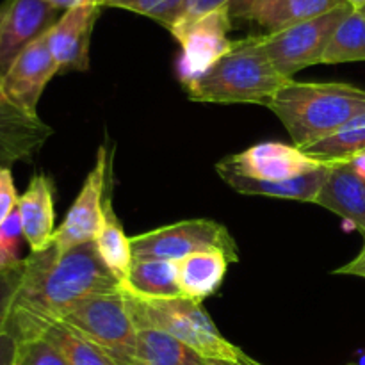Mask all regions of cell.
Here are the masks:
<instances>
[{
  "mask_svg": "<svg viewBox=\"0 0 365 365\" xmlns=\"http://www.w3.org/2000/svg\"><path fill=\"white\" fill-rule=\"evenodd\" d=\"M121 291V282L88 242L70 252L48 250L24 259L6 328L16 341L43 337L71 307L91 296Z\"/></svg>",
  "mask_w": 365,
  "mask_h": 365,
  "instance_id": "1",
  "label": "cell"
},
{
  "mask_svg": "<svg viewBox=\"0 0 365 365\" xmlns=\"http://www.w3.org/2000/svg\"><path fill=\"white\" fill-rule=\"evenodd\" d=\"M267 109L287 128L292 145L305 150L341 130L365 110V89L344 82L287 81Z\"/></svg>",
  "mask_w": 365,
  "mask_h": 365,
  "instance_id": "2",
  "label": "cell"
},
{
  "mask_svg": "<svg viewBox=\"0 0 365 365\" xmlns=\"http://www.w3.org/2000/svg\"><path fill=\"white\" fill-rule=\"evenodd\" d=\"M287 82L264 52L260 36L234 43V48L200 77L185 82L189 98L209 103L266 106Z\"/></svg>",
  "mask_w": 365,
  "mask_h": 365,
  "instance_id": "3",
  "label": "cell"
},
{
  "mask_svg": "<svg viewBox=\"0 0 365 365\" xmlns=\"http://www.w3.org/2000/svg\"><path fill=\"white\" fill-rule=\"evenodd\" d=\"M128 310L138 330L152 328L180 341L207 360L248 364L252 356L223 337L202 307L187 298L139 299L127 294Z\"/></svg>",
  "mask_w": 365,
  "mask_h": 365,
  "instance_id": "4",
  "label": "cell"
},
{
  "mask_svg": "<svg viewBox=\"0 0 365 365\" xmlns=\"http://www.w3.org/2000/svg\"><path fill=\"white\" fill-rule=\"evenodd\" d=\"M63 327L102 349L116 365H132L138 348V327L123 289L86 298L61 319Z\"/></svg>",
  "mask_w": 365,
  "mask_h": 365,
  "instance_id": "5",
  "label": "cell"
},
{
  "mask_svg": "<svg viewBox=\"0 0 365 365\" xmlns=\"http://www.w3.org/2000/svg\"><path fill=\"white\" fill-rule=\"evenodd\" d=\"M134 260H180L192 253L217 250L239 262V248L225 225L212 220H184L130 237Z\"/></svg>",
  "mask_w": 365,
  "mask_h": 365,
  "instance_id": "6",
  "label": "cell"
},
{
  "mask_svg": "<svg viewBox=\"0 0 365 365\" xmlns=\"http://www.w3.org/2000/svg\"><path fill=\"white\" fill-rule=\"evenodd\" d=\"M353 7L348 4L303 24L273 34H260L264 52L271 59L278 73L292 81L296 73L309 66L323 63L324 50L335 29L349 14Z\"/></svg>",
  "mask_w": 365,
  "mask_h": 365,
  "instance_id": "7",
  "label": "cell"
},
{
  "mask_svg": "<svg viewBox=\"0 0 365 365\" xmlns=\"http://www.w3.org/2000/svg\"><path fill=\"white\" fill-rule=\"evenodd\" d=\"M232 20L230 7H223L171 32L182 46L178 59V77L182 84L205 73L234 48L235 41L228 39Z\"/></svg>",
  "mask_w": 365,
  "mask_h": 365,
  "instance_id": "8",
  "label": "cell"
},
{
  "mask_svg": "<svg viewBox=\"0 0 365 365\" xmlns=\"http://www.w3.org/2000/svg\"><path fill=\"white\" fill-rule=\"evenodd\" d=\"M330 164L334 163L316 159L294 145L269 141L253 145L245 152L225 157L216 164V170L230 171V173L255 178V180L282 182L312 173Z\"/></svg>",
  "mask_w": 365,
  "mask_h": 365,
  "instance_id": "9",
  "label": "cell"
},
{
  "mask_svg": "<svg viewBox=\"0 0 365 365\" xmlns=\"http://www.w3.org/2000/svg\"><path fill=\"white\" fill-rule=\"evenodd\" d=\"M107 152L98 150L95 166L86 177L77 198L68 209L66 217L53 234L52 248L59 255L95 241L103 217L107 189Z\"/></svg>",
  "mask_w": 365,
  "mask_h": 365,
  "instance_id": "10",
  "label": "cell"
},
{
  "mask_svg": "<svg viewBox=\"0 0 365 365\" xmlns=\"http://www.w3.org/2000/svg\"><path fill=\"white\" fill-rule=\"evenodd\" d=\"M61 73L46 34L25 46L2 73V88L7 98L29 118L38 120V103L46 84Z\"/></svg>",
  "mask_w": 365,
  "mask_h": 365,
  "instance_id": "11",
  "label": "cell"
},
{
  "mask_svg": "<svg viewBox=\"0 0 365 365\" xmlns=\"http://www.w3.org/2000/svg\"><path fill=\"white\" fill-rule=\"evenodd\" d=\"M59 9L43 0L0 2V71L11 66L18 53L41 38L59 20Z\"/></svg>",
  "mask_w": 365,
  "mask_h": 365,
  "instance_id": "12",
  "label": "cell"
},
{
  "mask_svg": "<svg viewBox=\"0 0 365 365\" xmlns=\"http://www.w3.org/2000/svg\"><path fill=\"white\" fill-rule=\"evenodd\" d=\"M102 4L93 2L64 11L46 32L50 52L64 71H86L89 68V45Z\"/></svg>",
  "mask_w": 365,
  "mask_h": 365,
  "instance_id": "13",
  "label": "cell"
},
{
  "mask_svg": "<svg viewBox=\"0 0 365 365\" xmlns=\"http://www.w3.org/2000/svg\"><path fill=\"white\" fill-rule=\"evenodd\" d=\"M344 0H241L230 7L232 18L253 21L266 34L285 31L344 6Z\"/></svg>",
  "mask_w": 365,
  "mask_h": 365,
  "instance_id": "14",
  "label": "cell"
},
{
  "mask_svg": "<svg viewBox=\"0 0 365 365\" xmlns=\"http://www.w3.org/2000/svg\"><path fill=\"white\" fill-rule=\"evenodd\" d=\"M18 216H20L24 239L31 246L32 253L45 252L52 246L53 234V182L48 175H32L27 189L18 200Z\"/></svg>",
  "mask_w": 365,
  "mask_h": 365,
  "instance_id": "15",
  "label": "cell"
},
{
  "mask_svg": "<svg viewBox=\"0 0 365 365\" xmlns=\"http://www.w3.org/2000/svg\"><path fill=\"white\" fill-rule=\"evenodd\" d=\"M46 135L41 120L21 113L2 88L0 71V168H11L18 160L29 159Z\"/></svg>",
  "mask_w": 365,
  "mask_h": 365,
  "instance_id": "16",
  "label": "cell"
},
{
  "mask_svg": "<svg viewBox=\"0 0 365 365\" xmlns=\"http://www.w3.org/2000/svg\"><path fill=\"white\" fill-rule=\"evenodd\" d=\"M365 235V177L353 163H335L316 200Z\"/></svg>",
  "mask_w": 365,
  "mask_h": 365,
  "instance_id": "17",
  "label": "cell"
},
{
  "mask_svg": "<svg viewBox=\"0 0 365 365\" xmlns=\"http://www.w3.org/2000/svg\"><path fill=\"white\" fill-rule=\"evenodd\" d=\"M334 164H330V166L327 168H321V170L317 171H312V173H307L302 175V177L282 182L255 180V178L241 177V175L230 173V171H217V173L221 175V178H223L234 191L241 192V195L267 196V198L316 203L321 187H323L324 182H327Z\"/></svg>",
  "mask_w": 365,
  "mask_h": 365,
  "instance_id": "18",
  "label": "cell"
},
{
  "mask_svg": "<svg viewBox=\"0 0 365 365\" xmlns=\"http://www.w3.org/2000/svg\"><path fill=\"white\" fill-rule=\"evenodd\" d=\"M228 257L217 250L192 253L177 260V282L182 298L202 303L223 284L228 271Z\"/></svg>",
  "mask_w": 365,
  "mask_h": 365,
  "instance_id": "19",
  "label": "cell"
},
{
  "mask_svg": "<svg viewBox=\"0 0 365 365\" xmlns=\"http://www.w3.org/2000/svg\"><path fill=\"white\" fill-rule=\"evenodd\" d=\"M125 294L139 299L182 298L175 260H134L121 282Z\"/></svg>",
  "mask_w": 365,
  "mask_h": 365,
  "instance_id": "20",
  "label": "cell"
},
{
  "mask_svg": "<svg viewBox=\"0 0 365 365\" xmlns=\"http://www.w3.org/2000/svg\"><path fill=\"white\" fill-rule=\"evenodd\" d=\"M132 365H217L164 331L143 328L138 331V348Z\"/></svg>",
  "mask_w": 365,
  "mask_h": 365,
  "instance_id": "21",
  "label": "cell"
},
{
  "mask_svg": "<svg viewBox=\"0 0 365 365\" xmlns=\"http://www.w3.org/2000/svg\"><path fill=\"white\" fill-rule=\"evenodd\" d=\"M93 242H95L96 252L102 257L106 266L113 271L118 280L123 282L134 262V253H132L130 237H127L116 212H114L110 196H106L102 225H100L98 234Z\"/></svg>",
  "mask_w": 365,
  "mask_h": 365,
  "instance_id": "22",
  "label": "cell"
},
{
  "mask_svg": "<svg viewBox=\"0 0 365 365\" xmlns=\"http://www.w3.org/2000/svg\"><path fill=\"white\" fill-rule=\"evenodd\" d=\"M303 152L324 163H353L365 155V110L330 138L309 146Z\"/></svg>",
  "mask_w": 365,
  "mask_h": 365,
  "instance_id": "23",
  "label": "cell"
},
{
  "mask_svg": "<svg viewBox=\"0 0 365 365\" xmlns=\"http://www.w3.org/2000/svg\"><path fill=\"white\" fill-rule=\"evenodd\" d=\"M365 61V16L351 9L339 24L324 50L321 64H341Z\"/></svg>",
  "mask_w": 365,
  "mask_h": 365,
  "instance_id": "24",
  "label": "cell"
},
{
  "mask_svg": "<svg viewBox=\"0 0 365 365\" xmlns=\"http://www.w3.org/2000/svg\"><path fill=\"white\" fill-rule=\"evenodd\" d=\"M43 337L48 339L53 346H57V349L66 359L68 365H116V362L110 356H107L102 349L78 337L77 334L68 330L63 324H53L43 334Z\"/></svg>",
  "mask_w": 365,
  "mask_h": 365,
  "instance_id": "25",
  "label": "cell"
},
{
  "mask_svg": "<svg viewBox=\"0 0 365 365\" xmlns=\"http://www.w3.org/2000/svg\"><path fill=\"white\" fill-rule=\"evenodd\" d=\"M102 4L103 7H118L143 14L170 29L184 0H102Z\"/></svg>",
  "mask_w": 365,
  "mask_h": 365,
  "instance_id": "26",
  "label": "cell"
},
{
  "mask_svg": "<svg viewBox=\"0 0 365 365\" xmlns=\"http://www.w3.org/2000/svg\"><path fill=\"white\" fill-rule=\"evenodd\" d=\"M21 241L25 239L20 216H18V210H14L7 217L6 223L0 225V273H9L21 267L24 264V259H20Z\"/></svg>",
  "mask_w": 365,
  "mask_h": 365,
  "instance_id": "27",
  "label": "cell"
},
{
  "mask_svg": "<svg viewBox=\"0 0 365 365\" xmlns=\"http://www.w3.org/2000/svg\"><path fill=\"white\" fill-rule=\"evenodd\" d=\"M16 360L14 365H68L63 353L46 337L16 341Z\"/></svg>",
  "mask_w": 365,
  "mask_h": 365,
  "instance_id": "28",
  "label": "cell"
},
{
  "mask_svg": "<svg viewBox=\"0 0 365 365\" xmlns=\"http://www.w3.org/2000/svg\"><path fill=\"white\" fill-rule=\"evenodd\" d=\"M234 2L235 0H184L177 18H175L173 24H171V27L168 31L173 32L177 29L184 27V25L191 24V21L198 20V18L205 16V14L212 13V11L223 9V7H232Z\"/></svg>",
  "mask_w": 365,
  "mask_h": 365,
  "instance_id": "29",
  "label": "cell"
},
{
  "mask_svg": "<svg viewBox=\"0 0 365 365\" xmlns=\"http://www.w3.org/2000/svg\"><path fill=\"white\" fill-rule=\"evenodd\" d=\"M16 185H14L11 168H0V225L6 223L7 217L16 210L18 207Z\"/></svg>",
  "mask_w": 365,
  "mask_h": 365,
  "instance_id": "30",
  "label": "cell"
},
{
  "mask_svg": "<svg viewBox=\"0 0 365 365\" xmlns=\"http://www.w3.org/2000/svg\"><path fill=\"white\" fill-rule=\"evenodd\" d=\"M24 266V264H21ZM21 267L9 271V273H0V334L6 328L7 316H9L11 302H13L14 291L18 287V280H20Z\"/></svg>",
  "mask_w": 365,
  "mask_h": 365,
  "instance_id": "31",
  "label": "cell"
},
{
  "mask_svg": "<svg viewBox=\"0 0 365 365\" xmlns=\"http://www.w3.org/2000/svg\"><path fill=\"white\" fill-rule=\"evenodd\" d=\"M16 349L18 342L13 335L7 331L0 334V365H14L16 360Z\"/></svg>",
  "mask_w": 365,
  "mask_h": 365,
  "instance_id": "32",
  "label": "cell"
},
{
  "mask_svg": "<svg viewBox=\"0 0 365 365\" xmlns=\"http://www.w3.org/2000/svg\"><path fill=\"white\" fill-rule=\"evenodd\" d=\"M334 274H349V277L365 278V241L359 255L353 260H349L348 264L339 267V269H335Z\"/></svg>",
  "mask_w": 365,
  "mask_h": 365,
  "instance_id": "33",
  "label": "cell"
},
{
  "mask_svg": "<svg viewBox=\"0 0 365 365\" xmlns=\"http://www.w3.org/2000/svg\"><path fill=\"white\" fill-rule=\"evenodd\" d=\"M43 2H46L48 6L56 7V9L63 11L64 13V11L73 9V7H78V6H84V4H93V2L102 4V0H43Z\"/></svg>",
  "mask_w": 365,
  "mask_h": 365,
  "instance_id": "34",
  "label": "cell"
},
{
  "mask_svg": "<svg viewBox=\"0 0 365 365\" xmlns=\"http://www.w3.org/2000/svg\"><path fill=\"white\" fill-rule=\"evenodd\" d=\"M344 2L348 4L349 7H353V9H356V11L364 9V7H365V0H344Z\"/></svg>",
  "mask_w": 365,
  "mask_h": 365,
  "instance_id": "35",
  "label": "cell"
},
{
  "mask_svg": "<svg viewBox=\"0 0 365 365\" xmlns=\"http://www.w3.org/2000/svg\"><path fill=\"white\" fill-rule=\"evenodd\" d=\"M217 365H262L260 362H257V360H252V362L248 364H234V362H217Z\"/></svg>",
  "mask_w": 365,
  "mask_h": 365,
  "instance_id": "36",
  "label": "cell"
},
{
  "mask_svg": "<svg viewBox=\"0 0 365 365\" xmlns=\"http://www.w3.org/2000/svg\"><path fill=\"white\" fill-rule=\"evenodd\" d=\"M355 365H365V351L359 353V360H356Z\"/></svg>",
  "mask_w": 365,
  "mask_h": 365,
  "instance_id": "37",
  "label": "cell"
},
{
  "mask_svg": "<svg viewBox=\"0 0 365 365\" xmlns=\"http://www.w3.org/2000/svg\"><path fill=\"white\" fill-rule=\"evenodd\" d=\"M360 13H362V14H364V16H365V7H364V9H360Z\"/></svg>",
  "mask_w": 365,
  "mask_h": 365,
  "instance_id": "38",
  "label": "cell"
},
{
  "mask_svg": "<svg viewBox=\"0 0 365 365\" xmlns=\"http://www.w3.org/2000/svg\"><path fill=\"white\" fill-rule=\"evenodd\" d=\"M348 365H355V364H348Z\"/></svg>",
  "mask_w": 365,
  "mask_h": 365,
  "instance_id": "39",
  "label": "cell"
}]
</instances>
